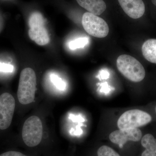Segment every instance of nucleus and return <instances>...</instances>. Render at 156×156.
Here are the masks:
<instances>
[{
  "label": "nucleus",
  "instance_id": "nucleus-21",
  "mask_svg": "<svg viewBox=\"0 0 156 156\" xmlns=\"http://www.w3.org/2000/svg\"></svg>",
  "mask_w": 156,
  "mask_h": 156
},
{
  "label": "nucleus",
  "instance_id": "nucleus-8",
  "mask_svg": "<svg viewBox=\"0 0 156 156\" xmlns=\"http://www.w3.org/2000/svg\"><path fill=\"white\" fill-rule=\"evenodd\" d=\"M121 8L128 16L134 19L143 16L145 6L142 0H118Z\"/></svg>",
  "mask_w": 156,
  "mask_h": 156
},
{
  "label": "nucleus",
  "instance_id": "nucleus-11",
  "mask_svg": "<svg viewBox=\"0 0 156 156\" xmlns=\"http://www.w3.org/2000/svg\"><path fill=\"white\" fill-rule=\"evenodd\" d=\"M141 144L145 149L141 156H156V139L152 134H147L143 136Z\"/></svg>",
  "mask_w": 156,
  "mask_h": 156
},
{
  "label": "nucleus",
  "instance_id": "nucleus-17",
  "mask_svg": "<svg viewBox=\"0 0 156 156\" xmlns=\"http://www.w3.org/2000/svg\"><path fill=\"white\" fill-rule=\"evenodd\" d=\"M14 70V66L12 65L0 62V72L12 73Z\"/></svg>",
  "mask_w": 156,
  "mask_h": 156
},
{
  "label": "nucleus",
  "instance_id": "nucleus-19",
  "mask_svg": "<svg viewBox=\"0 0 156 156\" xmlns=\"http://www.w3.org/2000/svg\"><path fill=\"white\" fill-rule=\"evenodd\" d=\"M101 74L102 75V78L104 79V78H107L108 77V73L107 72L105 71H103L102 72H101Z\"/></svg>",
  "mask_w": 156,
  "mask_h": 156
},
{
  "label": "nucleus",
  "instance_id": "nucleus-18",
  "mask_svg": "<svg viewBox=\"0 0 156 156\" xmlns=\"http://www.w3.org/2000/svg\"><path fill=\"white\" fill-rule=\"evenodd\" d=\"M0 156H27L19 152L10 151L0 155Z\"/></svg>",
  "mask_w": 156,
  "mask_h": 156
},
{
  "label": "nucleus",
  "instance_id": "nucleus-9",
  "mask_svg": "<svg viewBox=\"0 0 156 156\" xmlns=\"http://www.w3.org/2000/svg\"><path fill=\"white\" fill-rule=\"evenodd\" d=\"M28 34L31 40L40 46L47 45L50 42V37L44 25L30 28Z\"/></svg>",
  "mask_w": 156,
  "mask_h": 156
},
{
  "label": "nucleus",
  "instance_id": "nucleus-13",
  "mask_svg": "<svg viewBox=\"0 0 156 156\" xmlns=\"http://www.w3.org/2000/svg\"><path fill=\"white\" fill-rule=\"evenodd\" d=\"M45 20L43 15L38 12H34L31 14L29 19L28 23L30 28L37 26L44 25Z\"/></svg>",
  "mask_w": 156,
  "mask_h": 156
},
{
  "label": "nucleus",
  "instance_id": "nucleus-4",
  "mask_svg": "<svg viewBox=\"0 0 156 156\" xmlns=\"http://www.w3.org/2000/svg\"><path fill=\"white\" fill-rule=\"evenodd\" d=\"M151 120V116L147 113L140 110H131L122 115L117 125L119 129L138 128L147 125Z\"/></svg>",
  "mask_w": 156,
  "mask_h": 156
},
{
  "label": "nucleus",
  "instance_id": "nucleus-16",
  "mask_svg": "<svg viewBox=\"0 0 156 156\" xmlns=\"http://www.w3.org/2000/svg\"><path fill=\"white\" fill-rule=\"evenodd\" d=\"M50 79L51 82L56 88L60 90H63L65 89L66 87L65 83L58 76L55 74H52L50 76Z\"/></svg>",
  "mask_w": 156,
  "mask_h": 156
},
{
  "label": "nucleus",
  "instance_id": "nucleus-3",
  "mask_svg": "<svg viewBox=\"0 0 156 156\" xmlns=\"http://www.w3.org/2000/svg\"><path fill=\"white\" fill-rule=\"evenodd\" d=\"M43 127L41 120L37 116L28 118L23 124L22 138L27 146L34 147L41 141Z\"/></svg>",
  "mask_w": 156,
  "mask_h": 156
},
{
  "label": "nucleus",
  "instance_id": "nucleus-1",
  "mask_svg": "<svg viewBox=\"0 0 156 156\" xmlns=\"http://www.w3.org/2000/svg\"><path fill=\"white\" fill-rule=\"evenodd\" d=\"M37 87V77L30 68L23 69L20 76L17 98L20 103L27 105L34 101Z\"/></svg>",
  "mask_w": 156,
  "mask_h": 156
},
{
  "label": "nucleus",
  "instance_id": "nucleus-14",
  "mask_svg": "<svg viewBox=\"0 0 156 156\" xmlns=\"http://www.w3.org/2000/svg\"><path fill=\"white\" fill-rule=\"evenodd\" d=\"M89 42V39L87 37L78 38L69 43V48L72 50L84 48Z\"/></svg>",
  "mask_w": 156,
  "mask_h": 156
},
{
  "label": "nucleus",
  "instance_id": "nucleus-10",
  "mask_svg": "<svg viewBox=\"0 0 156 156\" xmlns=\"http://www.w3.org/2000/svg\"><path fill=\"white\" fill-rule=\"evenodd\" d=\"M79 5L89 13L100 15L105 11L106 5L103 0H76Z\"/></svg>",
  "mask_w": 156,
  "mask_h": 156
},
{
  "label": "nucleus",
  "instance_id": "nucleus-2",
  "mask_svg": "<svg viewBox=\"0 0 156 156\" xmlns=\"http://www.w3.org/2000/svg\"><path fill=\"white\" fill-rule=\"evenodd\" d=\"M117 68L125 77L132 82L138 83L145 78V69L136 58L130 55H120L117 59Z\"/></svg>",
  "mask_w": 156,
  "mask_h": 156
},
{
  "label": "nucleus",
  "instance_id": "nucleus-15",
  "mask_svg": "<svg viewBox=\"0 0 156 156\" xmlns=\"http://www.w3.org/2000/svg\"><path fill=\"white\" fill-rule=\"evenodd\" d=\"M97 154L98 156H120L114 150L106 145L102 146L99 148Z\"/></svg>",
  "mask_w": 156,
  "mask_h": 156
},
{
  "label": "nucleus",
  "instance_id": "nucleus-7",
  "mask_svg": "<svg viewBox=\"0 0 156 156\" xmlns=\"http://www.w3.org/2000/svg\"><path fill=\"white\" fill-rule=\"evenodd\" d=\"M142 132L138 128L119 129L110 134L109 138L112 142L122 147L128 141L137 142L142 138Z\"/></svg>",
  "mask_w": 156,
  "mask_h": 156
},
{
  "label": "nucleus",
  "instance_id": "nucleus-5",
  "mask_svg": "<svg viewBox=\"0 0 156 156\" xmlns=\"http://www.w3.org/2000/svg\"><path fill=\"white\" fill-rule=\"evenodd\" d=\"M82 23L84 30L92 36L104 38L108 35L109 29L107 23L97 15L86 12L83 15Z\"/></svg>",
  "mask_w": 156,
  "mask_h": 156
},
{
  "label": "nucleus",
  "instance_id": "nucleus-12",
  "mask_svg": "<svg viewBox=\"0 0 156 156\" xmlns=\"http://www.w3.org/2000/svg\"><path fill=\"white\" fill-rule=\"evenodd\" d=\"M144 57L148 61L156 63V39H149L146 41L142 47Z\"/></svg>",
  "mask_w": 156,
  "mask_h": 156
},
{
  "label": "nucleus",
  "instance_id": "nucleus-20",
  "mask_svg": "<svg viewBox=\"0 0 156 156\" xmlns=\"http://www.w3.org/2000/svg\"><path fill=\"white\" fill-rule=\"evenodd\" d=\"M152 2L154 5L156 6V0H151Z\"/></svg>",
  "mask_w": 156,
  "mask_h": 156
},
{
  "label": "nucleus",
  "instance_id": "nucleus-6",
  "mask_svg": "<svg viewBox=\"0 0 156 156\" xmlns=\"http://www.w3.org/2000/svg\"><path fill=\"white\" fill-rule=\"evenodd\" d=\"M15 108V99L10 93L5 92L0 95V130H5L10 127Z\"/></svg>",
  "mask_w": 156,
  "mask_h": 156
}]
</instances>
